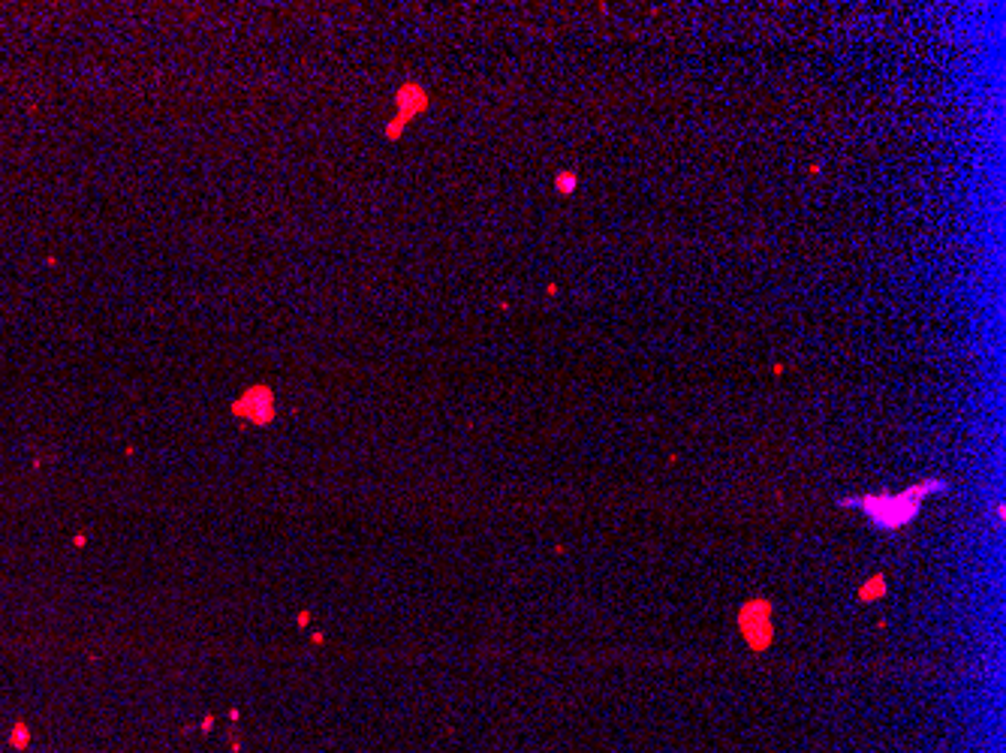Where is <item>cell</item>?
Masks as SVG:
<instances>
[{"label": "cell", "instance_id": "obj_1", "mask_svg": "<svg viewBox=\"0 0 1006 753\" xmlns=\"http://www.w3.org/2000/svg\"><path fill=\"white\" fill-rule=\"evenodd\" d=\"M943 488H950L946 479H925V482H917V486H907L904 491H898V495L840 498V507H859L877 528H883V531H898V528H904V524H910V521L917 519L922 500L929 498V495H934V491H943Z\"/></svg>", "mask_w": 1006, "mask_h": 753}, {"label": "cell", "instance_id": "obj_3", "mask_svg": "<svg viewBox=\"0 0 1006 753\" xmlns=\"http://www.w3.org/2000/svg\"><path fill=\"white\" fill-rule=\"evenodd\" d=\"M739 630L744 636V643L753 651H765L774 639V621H772V603L763 597L748 600L739 609Z\"/></svg>", "mask_w": 1006, "mask_h": 753}, {"label": "cell", "instance_id": "obj_5", "mask_svg": "<svg viewBox=\"0 0 1006 753\" xmlns=\"http://www.w3.org/2000/svg\"><path fill=\"white\" fill-rule=\"evenodd\" d=\"M883 594H886L883 573H877V576H871L862 587H859V600H877V597H883Z\"/></svg>", "mask_w": 1006, "mask_h": 753}, {"label": "cell", "instance_id": "obj_2", "mask_svg": "<svg viewBox=\"0 0 1006 753\" xmlns=\"http://www.w3.org/2000/svg\"><path fill=\"white\" fill-rule=\"evenodd\" d=\"M432 106V94L422 88L420 82H404L399 91H395V118H389L386 121V139L389 142H399L401 134H404V127L416 121L420 115H425Z\"/></svg>", "mask_w": 1006, "mask_h": 753}, {"label": "cell", "instance_id": "obj_6", "mask_svg": "<svg viewBox=\"0 0 1006 753\" xmlns=\"http://www.w3.org/2000/svg\"><path fill=\"white\" fill-rule=\"evenodd\" d=\"M554 190H558L561 197H570V193H575V190H579V176H575V172H570V169H564L561 176L554 178Z\"/></svg>", "mask_w": 1006, "mask_h": 753}, {"label": "cell", "instance_id": "obj_4", "mask_svg": "<svg viewBox=\"0 0 1006 753\" xmlns=\"http://www.w3.org/2000/svg\"><path fill=\"white\" fill-rule=\"evenodd\" d=\"M275 413H277L275 389L266 386V383H256V386L244 389L242 395L233 401L235 420L256 422V425H268V422L275 420Z\"/></svg>", "mask_w": 1006, "mask_h": 753}]
</instances>
